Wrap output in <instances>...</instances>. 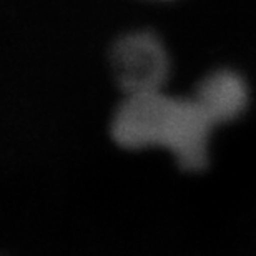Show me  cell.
<instances>
[{"instance_id": "obj_1", "label": "cell", "mask_w": 256, "mask_h": 256, "mask_svg": "<svg viewBox=\"0 0 256 256\" xmlns=\"http://www.w3.org/2000/svg\"><path fill=\"white\" fill-rule=\"evenodd\" d=\"M213 124L194 98H178L156 92L126 95L112 124L115 140L125 148H166L186 170L208 160Z\"/></svg>"}, {"instance_id": "obj_2", "label": "cell", "mask_w": 256, "mask_h": 256, "mask_svg": "<svg viewBox=\"0 0 256 256\" xmlns=\"http://www.w3.org/2000/svg\"><path fill=\"white\" fill-rule=\"evenodd\" d=\"M110 60L116 84L126 95L160 90L170 70L165 45L148 32L122 37L112 48Z\"/></svg>"}, {"instance_id": "obj_3", "label": "cell", "mask_w": 256, "mask_h": 256, "mask_svg": "<svg viewBox=\"0 0 256 256\" xmlns=\"http://www.w3.org/2000/svg\"><path fill=\"white\" fill-rule=\"evenodd\" d=\"M194 102L213 125L238 118L246 108L248 90L244 80L232 70H218L200 82Z\"/></svg>"}]
</instances>
